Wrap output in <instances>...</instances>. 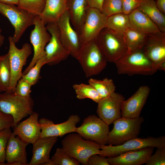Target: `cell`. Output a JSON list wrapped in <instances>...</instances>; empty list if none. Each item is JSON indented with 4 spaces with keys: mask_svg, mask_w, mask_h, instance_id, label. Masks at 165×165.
<instances>
[{
    "mask_svg": "<svg viewBox=\"0 0 165 165\" xmlns=\"http://www.w3.org/2000/svg\"><path fill=\"white\" fill-rule=\"evenodd\" d=\"M114 63L120 75H151L158 71L141 49L127 51Z\"/></svg>",
    "mask_w": 165,
    "mask_h": 165,
    "instance_id": "1",
    "label": "cell"
},
{
    "mask_svg": "<svg viewBox=\"0 0 165 165\" xmlns=\"http://www.w3.org/2000/svg\"><path fill=\"white\" fill-rule=\"evenodd\" d=\"M34 105L31 96L24 97L8 91L0 94V109L12 116L14 119L13 128L22 119L32 113Z\"/></svg>",
    "mask_w": 165,
    "mask_h": 165,
    "instance_id": "2",
    "label": "cell"
},
{
    "mask_svg": "<svg viewBox=\"0 0 165 165\" xmlns=\"http://www.w3.org/2000/svg\"><path fill=\"white\" fill-rule=\"evenodd\" d=\"M61 145L69 155L84 165H88V160L91 156L100 152V145L84 139L77 133L68 134L62 140Z\"/></svg>",
    "mask_w": 165,
    "mask_h": 165,
    "instance_id": "3",
    "label": "cell"
},
{
    "mask_svg": "<svg viewBox=\"0 0 165 165\" xmlns=\"http://www.w3.org/2000/svg\"><path fill=\"white\" fill-rule=\"evenodd\" d=\"M77 60L87 78L100 74L108 62L95 40L83 45Z\"/></svg>",
    "mask_w": 165,
    "mask_h": 165,
    "instance_id": "4",
    "label": "cell"
},
{
    "mask_svg": "<svg viewBox=\"0 0 165 165\" xmlns=\"http://www.w3.org/2000/svg\"><path fill=\"white\" fill-rule=\"evenodd\" d=\"M144 121L142 117L135 118L121 117L113 123V127L109 132L107 144L116 145L137 137L139 134L141 126Z\"/></svg>",
    "mask_w": 165,
    "mask_h": 165,
    "instance_id": "5",
    "label": "cell"
},
{
    "mask_svg": "<svg viewBox=\"0 0 165 165\" xmlns=\"http://www.w3.org/2000/svg\"><path fill=\"white\" fill-rule=\"evenodd\" d=\"M148 147L156 148L165 147V136L158 137H148L143 138L137 137L119 145H100L99 155L105 157L111 158L126 152L141 149Z\"/></svg>",
    "mask_w": 165,
    "mask_h": 165,
    "instance_id": "6",
    "label": "cell"
},
{
    "mask_svg": "<svg viewBox=\"0 0 165 165\" xmlns=\"http://www.w3.org/2000/svg\"><path fill=\"white\" fill-rule=\"evenodd\" d=\"M95 40L108 62L114 63L128 50L123 36L107 28L101 31Z\"/></svg>",
    "mask_w": 165,
    "mask_h": 165,
    "instance_id": "7",
    "label": "cell"
},
{
    "mask_svg": "<svg viewBox=\"0 0 165 165\" xmlns=\"http://www.w3.org/2000/svg\"><path fill=\"white\" fill-rule=\"evenodd\" d=\"M0 13L8 19L14 28L12 38L15 43L19 41L28 28L34 25L35 16L15 5L0 2Z\"/></svg>",
    "mask_w": 165,
    "mask_h": 165,
    "instance_id": "8",
    "label": "cell"
},
{
    "mask_svg": "<svg viewBox=\"0 0 165 165\" xmlns=\"http://www.w3.org/2000/svg\"><path fill=\"white\" fill-rule=\"evenodd\" d=\"M9 47L8 53L11 72V78L8 92H14L18 81L22 77V68L26 64L27 59L32 53L31 45L24 43L18 49L13 42L12 36L8 38Z\"/></svg>",
    "mask_w": 165,
    "mask_h": 165,
    "instance_id": "9",
    "label": "cell"
},
{
    "mask_svg": "<svg viewBox=\"0 0 165 165\" xmlns=\"http://www.w3.org/2000/svg\"><path fill=\"white\" fill-rule=\"evenodd\" d=\"M109 132V125L94 115L85 118L81 126L76 127L75 130L84 139L100 145L107 144Z\"/></svg>",
    "mask_w": 165,
    "mask_h": 165,
    "instance_id": "10",
    "label": "cell"
},
{
    "mask_svg": "<svg viewBox=\"0 0 165 165\" xmlns=\"http://www.w3.org/2000/svg\"><path fill=\"white\" fill-rule=\"evenodd\" d=\"M60 40L70 55L77 59L83 44L80 34L72 26L67 10L56 22Z\"/></svg>",
    "mask_w": 165,
    "mask_h": 165,
    "instance_id": "11",
    "label": "cell"
},
{
    "mask_svg": "<svg viewBox=\"0 0 165 165\" xmlns=\"http://www.w3.org/2000/svg\"><path fill=\"white\" fill-rule=\"evenodd\" d=\"M107 18L99 9L89 6L79 33L83 45L95 40L101 31L107 28Z\"/></svg>",
    "mask_w": 165,
    "mask_h": 165,
    "instance_id": "12",
    "label": "cell"
},
{
    "mask_svg": "<svg viewBox=\"0 0 165 165\" xmlns=\"http://www.w3.org/2000/svg\"><path fill=\"white\" fill-rule=\"evenodd\" d=\"M34 25V28L31 31L30 35L34 55L29 65L22 72L23 75L27 73L38 60L45 55L46 46L51 38V35L39 16H35Z\"/></svg>",
    "mask_w": 165,
    "mask_h": 165,
    "instance_id": "13",
    "label": "cell"
},
{
    "mask_svg": "<svg viewBox=\"0 0 165 165\" xmlns=\"http://www.w3.org/2000/svg\"><path fill=\"white\" fill-rule=\"evenodd\" d=\"M46 27L51 36L46 46L45 55L46 64L52 66L66 60L70 54L60 40L59 30L56 23H49Z\"/></svg>",
    "mask_w": 165,
    "mask_h": 165,
    "instance_id": "14",
    "label": "cell"
},
{
    "mask_svg": "<svg viewBox=\"0 0 165 165\" xmlns=\"http://www.w3.org/2000/svg\"><path fill=\"white\" fill-rule=\"evenodd\" d=\"M124 100L122 95L115 92L102 99L97 103L99 117L108 125L113 123L122 117L121 106Z\"/></svg>",
    "mask_w": 165,
    "mask_h": 165,
    "instance_id": "15",
    "label": "cell"
},
{
    "mask_svg": "<svg viewBox=\"0 0 165 165\" xmlns=\"http://www.w3.org/2000/svg\"><path fill=\"white\" fill-rule=\"evenodd\" d=\"M80 121L77 115H72L66 121L57 124L48 119L41 118L38 120L41 129L40 137H62L66 134L75 132L76 124Z\"/></svg>",
    "mask_w": 165,
    "mask_h": 165,
    "instance_id": "16",
    "label": "cell"
},
{
    "mask_svg": "<svg viewBox=\"0 0 165 165\" xmlns=\"http://www.w3.org/2000/svg\"><path fill=\"white\" fill-rule=\"evenodd\" d=\"M141 49L158 71L165 62V33L148 36Z\"/></svg>",
    "mask_w": 165,
    "mask_h": 165,
    "instance_id": "17",
    "label": "cell"
},
{
    "mask_svg": "<svg viewBox=\"0 0 165 165\" xmlns=\"http://www.w3.org/2000/svg\"><path fill=\"white\" fill-rule=\"evenodd\" d=\"M150 87L147 85L140 86L135 92L122 103V117L135 118L140 116L150 92Z\"/></svg>",
    "mask_w": 165,
    "mask_h": 165,
    "instance_id": "18",
    "label": "cell"
},
{
    "mask_svg": "<svg viewBox=\"0 0 165 165\" xmlns=\"http://www.w3.org/2000/svg\"><path fill=\"white\" fill-rule=\"evenodd\" d=\"M38 116L33 112L28 118L13 127V132L24 142L33 144L40 138L41 133Z\"/></svg>",
    "mask_w": 165,
    "mask_h": 165,
    "instance_id": "19",
    "label": "cell"
},
{
    "mask_svg": "<svg viewBox=\"0 0 165 165\" xmlns=\"http://www.w3.org/2000/svg\"><path fill=\"white\" fill-rule=\"evenodd\" d=\"M29 144L22 141L12 132L9 139L6 152L7 165H29L27 163L26 148Z\"/></svg>",
    "mask_w": 165,
    "mask_h": 165,
    "instance_id": "20",
    "label": "cell"
},
{
    "mask_svg": "<svg viewBox=\"0 0 165 165\" xmlns=\"http://www.w3.org/2000/svg\"><path fill=\"white\" fill-rule=\"evenodd\" d=\"M57 140V137H40L32 144V156L28 165H47L51 151Z\"/></svg>",
    "mask_w": 165,
    "mask_h": 165,
    "instance_id": "21",
    "label": "cell"
},
{
    "mask_svg": "<svg viewBox=\"0 0 165 165\" xmlns=\"http://www.w3.org/2000/svg\"><path fill=\"white\" fill-rule=\"evenodd\" d=\"M153 151L152 147L130 151L115 157L108 158V161L112 165H141L146 163Z\"/></svg>",
    "mask_w": 165,
    "mask_h": 165,
    "instance_id": "22",
    "label": "cell"
},
{
    "mask_svg": "<svg viewBox=\"0 0 165 165\" xmlns=\"http://www.w3.org/2000/svg\"><path fill=\"white\" fill-rule=\"evenodd\" d=\"M128 17L130 26L148 36L162 32L146 15L138 9L128 15Z\"/></svg>",
    "mask_w": 165,
    "mask_h": 165,
    "instance_id": "23",
    "label": "cell"
},
{
    "mask_svg": "<svg viewBox=\"0 0 165 165\" xmlns=\"http://www.w3.org/2000/svg\"><path fill=\"white\" fill-rule=\"evenodd\" d=\"M89 6L87 0H68L67 10L71 24L79 34Z\"/></svg>",
    "mask_w": 165,
    "mask_h": 165,
    "instance_id": "24",
    "label": "cell"
},
{
    "mask_svg": "<svg viewBox=\"0 0 165 165\" xmlns=\"http://www.w3.org/2000/svg\"><path fill=\"white\" fill-rule=\"evenodd\" d=\"M68 0H46L44 9L39 16L44 24L56 22L67 10Z\"/></svg>",
    "mask_w": 165,
    "mask_h": 165,
    "instance_id": "25",
    "label": "cell"
},
{
    "mask_svg": "<svg viewBox=\"0 0 165 165\" xmlns=\"http://www.w3.org/2000/svg\"><path fill=\"white\" fill-rule=\"evenodd\" d=\"M138 9L146 15L161 32L165 33V16L157 7L156 2L154 0H142Z\"/></svg>",
    "mask_w": 165,
    "mask_h": 165,
    "instance_id": "26",
    "label": "cell"
},
{
    "mask_svg": "<svg viewBox=\"0 0 165 165\" xmlns=\"http://www.w3.org/2000/svg\"><path fill=\"white\" fill-rule=\"evenodd\" d=\"M123 37L127 51H132L141 49L148 36L130 26L124 32Z\"/></svg>",
    "mask_w": 165,
    "mask_h": 165,
    "instance_id": "27",
    "label": "cell"
},
{
    "mask_svg": "<svg viewBox=\"0 0 165 165\" xmlns=\"http://www.w3.org/2000/svg\"><path fill=\"white\" fill-rule=\"evenodd\" d=\"M130 25L128 15L123 13L107 17V28L121 35Z\"/></svg>",
    "mask_w": 165,
    "mask_h": 165,
    "instance_id": "28",
    "label": "cell"
},
{
    "mask_svg": "<svg viewBox=\"0 0 165 165\" xmlns=\"http://www.w3.org/2000/svg\"><path fill=\"white\" fill-rule=\"evenodd\" d=\"M88 82L95 89L102 99L108 96L116 90L115 85L111 79L105 78L99 80L90 78Z\"/></svg>",
    "mask_w": 165,
    "mask_h": 165,
    "instance_id": "29",
    "label": "cell"
},
{
    "mask_svg": "<svg viewBox=\"0 0 165 165\" xmlns=\"http://www.w3.org/2000/svg\"><path fill=\"white\" fill-rule=\"evenodd\" d=\"M73 88L79 99L89 98L98 103L102 99L95 89L89 84H74Z\"/></svg>",
    "mask_w": 165,
    "mask_h": 165,
    "instance_id": "30",
    "label": "cell"
},
{
    "mask_svg": "<svg viewBox=\"0 0 165 165\" xmlns=\"http://www.w3.org/2000/svg\"><path fill=\"white\" fill-rule=\"evenodd\" d=\"M11 78V72L8 53L0 56V92L8 91Z\"/></svg>",
    "mask_w": 165,
    "mask_h": 165,
    "instance_id": "31",
    "label": "cell"
},
{
    "mask_svg": "<svg viewBox=\"0 0 165 165\" xmlns=\"http://www.w3.org/2000/svg\"><path fill=\"white\" fill-rule=\"evenodd\" d=\"M80 163L62 148L57 149L47 165H79Z\"/></svg>",
    "mask_w": 165,
    "mask_h": 165,
    "instance_id": "32",
    "label": "cell"
},
{
    "mask_svg": "<svg viewBox=\"0 0 165 165\" xmlns=\"http://www.w3.org/2000/svg\"><path fill=\"white\" fill-rule=\"evenodd\" d=\"M46 0H18L17 6L35 16H39L43 12Z\"/></svg>",
    "mask_w": 165,
    "mask_h": 165,
    "instance_id": "33",
    "label": "cell"
},
{
    "mask_svg": "<svg viewBox=\"0 0 165 165\" xmlns=\"http://www.w3.org/2000/svg\"><path fill=\"white\" fill-rule=\"evenodd\" d=\"M45 55L38 60L27 73L22 75L21 78L32 86L36 84L41 78L40 70L44 65L47 64Z\"/></svg>",
    "mask_w": 165,
    "mask_h": 165,
    "instance_id": "34",
    "label": "cell"
},
{
    "mask_svg": "<svg viewBox=\"0 0 165 165\" xmlns=\"http://www.w3.org/2000/svg\"><path fill=\"white\" fill-rule=\"evenodd\" d=\"M101 13L107 17L123 13L121 0H104Z\"/></svg>",
    "mask_w": 165,
    "mask_h": 165,
    "instance_id": "35",
    "label": "cell"
},
{
    "mask_svg": "<svg viewBox=\"0 0 165 165\" xmlns=\"http://www.w3.org/2000/svg\"><path fill=\"white\" fill-rule=\"evenodd\" d=\"M12 132L11 127L0 130V163H4L6 160V146Z\"/></svg>",
    "mask_w": 165,
    "mask_h": 165,
    "instance_id": "36",
    "label": "cell"
},
{
    "mask_svg": "<svg viewBox=\"0 0 165 165\" xmlns=\"http://www.w3.org/2000/svg\"><path fill=\"white\" fill-rule=\"evenodd\" d=\"M145 164L146 165H164L165 147L157 148L155 153L151 155Z\"/></svg>",
    "mask_w": 165,
    "mask_h": 165,
    "instance_id": "37",
    "label": "cell"
},
{
    "mask_svg": "<svg viewBox=\"0 0 165 165\" xmlns=\"http://www.w3.org/2000/svg\"><path fill=\"white\" fill-rule=\"evenodd\" d=\"M32 86L21 78L19 80L13 92L15 95L24 97L31 96V88Z\"/></svg>",
    "mask_w": 165,
    "mask_h": 165,
    "instance_id": "38",
    "label": "cell"
},
{
    "mask_svg": "<svg viewBox=\"0 0 165 165\" xmlns=\"http://www.w3.org/2000/svg\"><path fill=\"white\" fill-rule=\"evenodd\" d=\"M123 13L129 15L138 9L142 0H121Z\"/></svg>",
    "mask_w": 165,
    "mask_h": 165,
    "instance_id": "39",
    "label": "cell"
},
{
    "mask_svg": "<svg viewBox=\"0 0 165 165\" xmlns=\"http://www.w3.org/2000/svg\"><path fill=\"white\" fill-rule=\"evenodd\" d=\"M14 122L13 117L6 114L0 109V130L8 127H12Z\"/></svg>",
    "mask_w": 165,
    "mask_h": 165,
    "instance_id": "40",
    "label": "cell"
},
{
    "mask_svg": "<svg viewBox=\"0 0 165 165\" xmlns=\"http://www.w3.org/2000/svg\"><path fill=\"white\" fill-rule=\"evenodd\" d=\"M88 165H110L108 159L99 154H94L91 156L87 161Z\"/></svg>",
    "mask_w": 165,
    "mask_h": 165,
    "instance_id": "41",
    "label": "cell"
},
{
    "mask_svg": "<svg viewBox=\"0 0 165 165\" xmlns=\"http://www.w3.org/2000/svg\"><path fill=\"white\" fill-rule=\"evenodd\" d=\"M87 0L88 5L90 6L97 9L101 12L102 5L104 0Z\"/></svg>",
    "mask_w": 165,
    "mask_h": 165,
    "instance_id": "42",
    "label": "cell"
},
{
    "mask_svg": "<svg viewBox=\"0 0 165 165\" xmlns=\"http://www.w3.org/2000/svg\"><path fill=\"white\" fill-rule=\"evenodd\" d=\"M159 9L163 13H165V0H157L156 2Z\"/></svg>",
    "mask_w": 165,
    "mask_h": 165,
    "instance_id": "43",
    "label": "cell"
},
{
    "mask_svg": "<svg viewBox=\"0 0 165 165\" xmlns=\"http://www.w3.org/2000/svg\"><path fill=\"white\" fill-rule=\"evenodd\" d=\"M0 2L9 5H18V0H0Z\"/></svg>",
    "mask_w": 165,
    "mask_h": 165,
    "instance_id": "44",
    "label": "cell"
},
{
    "mask_svg": "<svg viewBox=\"0 0 165 165\" xmlns=\"http://www.w3.org/2000/svg\"><path fill=\"white\" fill-rule=\"evenodd\" d=\"M2 31V30L0 28V47L4 44L5 39V37L1 34Z\"/></svg>",
    "mask_w": 165,
    "mask_h": 165,
    "instance_id": "45",
    "label": "cell"
},
{
    "mask_svg": "<svg viewBox=\"0 0 165 165\" xmlns=\"http://www.w3.org/2000/svg\"><path fill=\"white\" fill-rule=\"evenodd\" d=\"M6 165V163H0V165Z\"/></svg>",
    "mask_w": 165,
    "mask_h": 165,
    "instance_id": "46",
    "label": "cell"
},
{
    "mask_svg": "<svg viewBox=\"0 0 165 165\" xmlns=\"http://www.w3.org/2000/svg\"></svg>",
    "mask_w": 165,
    "mask_h": 165,
    "instance_id": "47",
    "label": "cell"
}]
</instances>
